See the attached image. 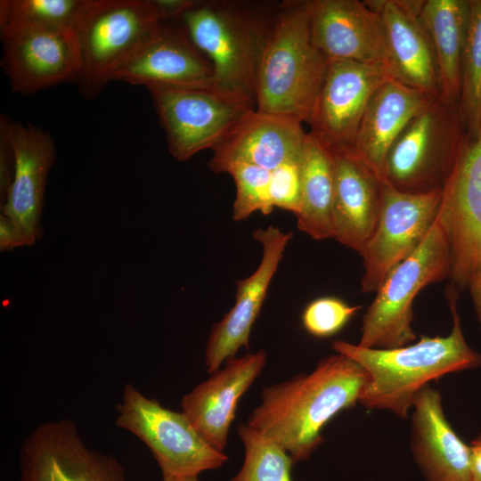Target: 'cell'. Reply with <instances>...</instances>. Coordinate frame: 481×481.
<instances>
[{
  "label": "cell",
  "instance_id": "277c9868",
  "mask_svg": "<svg viewBox=\"0 0 481 481\" xmlns=\"http://www.w3.org/2000/svg\"><path fill=\"white\" fill-rule=\"evenodd\" d=\"M257 4L196 1L177 20L213 66V88L256 109L262 51L274 20Z\"/></svg>",
  "mask_w": 481,
  "mask_h": 481
},
{
  "label": "cell",
  "instance_id": "52a82bcc",
  "mask_svg": "<svg viewBox=\"0 0 481 481\" xmlns=\"http://www.w3.org/2000/svg\"><path fill=\"white\" fill-rule=\"evenodd\" d=\"M466 135L459 104L435 98L395 139L385 159L382 179L404 192L442 190Z\"/></svg>",
  "mask_w": 481,
  "mask_h": 481
},
{
  "label": "cell",
  "instance_id": "484cf974",
  "mask_svg": "<svg viewBox=\"0 0 481 481\" xmlns=\"http://www.w3.org/2000/svg\"><path fill=\"white\" fill-rule=\"evenodd\" d=\"M300 172L301 205L296 216L298 228L314 240L333 239L332 150L311 132L306 133L304 139Z\"/></svg>",
  "mask_w": 481,
  "mask_h": 481
},
{
  "label": "cell",
  "instance_id": "4316f807",
  "mask_svg": "<svg viewBox=\"0 0 481 481\" xmlns=\"http://www.w3.org/2000/svg\"><path fill=\"white\" fill-rule=\"evenodd\" d=\"M90 0H1L2 38L43 31L74 30Z\"/></svg>",
  "mask_w": 481,
  "mask_h": 481
},
{
  "label": "cell",
  "instance_id": "f1b7e54d",
  "mask_svg": "<svg viewBox=\"0 0 481 481\" xmlns=\"http://www.w3.org/2000/svg\"><path fill=\"white\" fill-rule=\"evenodd\" d=\"M237 432L245 456L240 470L231 481H292L294 462L283 448L247 424L238 425Z\"/></svg>",
  "mask_w": 481,
  "mask_h": 481
},
{
  "label": "cell",
  "instance_id": "8992f818",
  "mask_svg": "<svg viewBox=\"0 0 481 481\" xmlns=\"http://www.w3.org/2000/svg\"><path fill=\"white\" fill-rule=\"evenodd\" d=\"M160 24L152 0H90L74 29L80 69L73 82L80 94L95 97Z\"/></svg>",
  "mask_w": 481,
  "mask_h": 481
},
{
  "label": "cell",
  "instance_id": "ffe728a7",
  "mask_svg": "<svg viewBox=\"0 0 481 481\" xmlns=\"http://www.w3.org/2000/svg\"><path fill=\"white\" fill-rule=\"evenodd\" d=\"M302 123L251 110L212 149L209 167L215 173L232 162L249 163L269 171L299 159L306 134Z\"/></svg>",
  "mask_w": 481,
  "mask_h": 481
},
{
  "label": "cell",
  "instance_id": "5b68a950",
  "mask_svg": "<svg viewBox=\"0 0 481 481\" xmlns=\"http://www.w3.org/2000/svg\"><path fill=\"white\" fill-rule=\"evenodd\" d=\"M452 252L445 216L436 218L420 245L386 277L367 308L360 346L395 348L416 340L412 329L413 302L426 286L451 275Z\"/></svg>",
  "mask_w": 481,
  "mask_h": 481
},
{
  "label": "cell",
  "instance_id": "e0dca14e",
  "mask_svg": "<svg viewBox=\"0 0 481 481\" xmlns=\"http://www.w3.org/2000/svg\"><path fill=\"white\" fill-rule=\"evenodd\" d=\"M132 85L213 87V66L178 21H161L151 38L114 75Z\"/></svg>",
  "mask_w": 481,
  "mask_h": 481
},
{
  "label": "cell",
  "instance_id": "f546056e",
  "mask_svg": "<svg viewBox=\"0 0 481 481\" xmlns=\"http://www.w3.org/2000/svg\"><path fill=\"white\" fill-rule=\"evenodd\" d=\"M222 173L231 175L236 185L232 219L242 221L259 211L269 215L273 207L269 195L270 171L249 163L232 162Z\"/></svg>",
  "mask_w": 481,
  "mask_h": 481
},
{
  "label": "cell",
  "instance_id": "836d02e7",
  "mask_svg": "<svg viewBox=\"0 0 481 481\" xmlns=\"http://www.w3.org/2000/svg\"><path fill=\"white\" fill-rule=\"evenodd\" d=\"M28 245L21 231L13 222L1 213L0 215V250H11L16 247Z\"/></svg>",
  "mask_w": 481,
  "mask_h": 481
},
{
  "label": "cell",
  "instance_id": "d4e9b609",
  "mask_svg": "<svg viewBox=\"0 0 481 481\" xmlns=\"http://www.w3.org/2000/svg\"><path fill=\"white\" fill-rule=\"evenodd\" d=\"M469 13V0H425L419 15L436 54L440 98L450 104L460 101Z\"/></svg>",
  "mask_w": 481,
  "mask_h": 481
},
{
  "label": "cell",
  "instance_id": "6da1fadb",
  "mask_svg": "<svg viewBox=\"0 0 481 481\" xmlns=\"http://www.w3.org/2000/svg\"><path fill=\"white\" fill-rule=\"evenodd\" d=\"M368 381L357 362L336 353L308 374L264 387L246 424L283 448L294 463L306 460L322 443L325 425L359 403Z\"/></svg>",
  "mask_w": 481,
  "mask_h": 481
},
{
  "label": "cell",
  "instance_id": "d6a6232c",
  "mask_svg": "<svg viewBox=\"0 0 481 481\" xmlns=\"http://www.w3.org/2000/svg\"><path fill=\"white\" fill-rule=\"evenodd\" d=\"M13 169L14 159L12 149L5 133L0 128V190L2 204L5 200L11 186Z\"/></svg>",
  "mask_w": 481,
  "mask_h": 481
},
{
  "label": "cell",
  "instance_id": "74e56055",
  "mask_svg": "<svg viewBox=\"0 0 481 481\" xmlns=\"http://www.w3.org/2000/svg\"><path fill=\"white\" fill-rule=\"evenodd\" d=\"M162 481H200V480L198 479V477H175L163 476Z\"/></svg>",
  "mask_w": 481,
  "mask_h": 481
},
{
  "label": "cell",
  "instance_id": "7a4b0ae2",
  "mask_svg": "<svg viewBox=\"0 0 481 481\" xmlns=\"http://www.w3.org/2000/svg\"><path fill=\"white\" fill-rule=\"evenodd\" d=\"M452 329L445 337L422 336L395 348H367L335 340L332 349L357 362L369 381L359 403L369 410H387L407 419L416 395L444 375L481 367V354L467 343L457 310V293L447 294Z\"/></svg>",
  "mask_w": 481,
  "mask_h": 481
},
{
  "label": "cell",
  "instance_id": "44dd1931",
  "mask_svg": "<svg viewBox=\"0 0 481 481\" xmlns=\"http://www.w3.org/2000/svg\"><path fill=\"white\" fill-rule=\"evenodd\" d=\"M333 239L362 253L380 212L383 179L349 149H331Z\"/></svg>",
  "mask_w": 481,
  "mask_h": 481
},
{
  "label": "cell",
  "instance_id": "e575fe53",
  "mask_svg": "<svg viewBox=\"0 0 481 481\" xmlns=\"http://www.w3.org/2000/svg\"><path fill=\"white\" fill-rule=\"evenodd\" d=\"M161 21H177L195 0H152Z\"/></svg>",
  "mask_w": 481,
  "mask_h": 481
},
{
  "label": "cell",
  "instance_id": "cb8c5ba5",
  "mask_svg": "<svg viewBox=\"0 0 481 481\" xmlns=\"http://www.w3.org/2000/svg\"><path fill=\"white\" fill-rule=\"evenodd\" d=\"M434 99L390 77L369 102L349 150L382 178L385 159L395 139Z\"/></svg>",
  "mask_w": 481,
  "mask_h": 481
},
{
  "label": "cell",
  "instance_id": "9a60e30c",
  "mask_svg": "<svg viewBox=\"0 0 481 481\" xmlns=\"http://www.w3.org/2000/svg\"><path fill=\"white\" fill-rule=\"evenodd\" d=\"M252 235L263 247L262 258L250 276L236 282L233 306L211 330L205 350V363L210 374L219 370L223 363L235 357L240 347H249L251 329L292 238L291 232H284L272 225L259 228Z\"/></svg>",
  "mask_w": 481,
  "mask_h": 481
},
{
  "label": "cell",
  "instance_id": "ba28073f",
  "mask_svg": "<svg viewBox=\"0 0 481 481\" xmlns=\"http://www.w3.org/2000/svg\"><path fill=\"white\" fill-rule=\"evenodd\" d=\"M117 410L116 425L149 447L163 476L198 477L221 468L228 459L200 435L183 412L164 407L131 384L125 386Z\"/></svg>",
  "mask_w": 481,
  "mask_h": 481
},
{
  "label": "cell",
  "instance_id": "83f0119b",
  "mask_svg": "<svg viewBox=\"0 0 481 481\" xmlns=\"http://www.w3.org/2000/svg\"><path fill=\"white\" fill-rule=\"evenodd\" d=\"M469 7L459 110L465 132L472 138L481 129V0H469Z\"/></svg>",
  "mask_w": 481,
  "mask_h": 481
},
{
  "label": "cell",
  "instance_id": "2e32d148",
  "mask_svg": "<svg viewBox=\"0 0 481 481\" xmlns=\"http://www.w3.org/2000/svg\"><path fill=\"white\" fill-rule=\"evenodd\" d=\"M0 128L10 142L14 159L12 181L1 213L21 231L28 245H33L43 232L44 194L55 160V146L48 133L32 125L25 126L2 117Z\"/></svg>",
  "mask_w": 481,
  "mask_h": 481
},
{
  "label": "cell",
  "instance_id": "603a6c76",
  "mask_svg": "<svg viewBox=\"0 0 481 481\" xmlns=\"http://www.w3.org/2000/svg\"><path fill=\"white\" fill-rule=\"evenodd\" d=\"M411 448L428 481H471V449L447 420L442 396L428 385L414 397Z\"/></svg>",
  "mask_w": 481,
  "mask_h": 481
},
{
  "label": "cell",
  "instance_id": "4fadbf2b",
  "mask_svg": "<svg viewBox=\"0 0 481 481\" xmlns=\"http://www.w3.org/2000/svg\"><path fill=\"white\" fill-rule=\"evenodd\" d=\"M385 66L328 60L325 76L307 120L311 133L331 149H349L373 94L387 79Z\"/></svg>",
  "mask_w": 481,
  "mask_h": 481
},
{
  "label": "cell",
  "instance_id": "9c48e42d",
  "mask_svg": "<svg viewBox=\"0 0 481 481\" xmlns=\"http://www.w3.org/2000/svg\"><path fill=\"white\" fill-rule=\"evenodd\" d=\"M442 195L443 189L401 192L383 180L379 220L360 254L363 292H376L388 273L420 245L436 218Z\"/></svg>",
  "mask_w": 481,
  "mask_h": 481
},
{
  "label": "cell",
  "instance_id": "d6986e66",
  "mask_svg": "<svg viewBox=\"0 0 481 481\" xmlns=\"http://www.w3.org/2000/svg\"><path fill=\"white\" fill-rule=\"evenodd\" d=\"M3 67L13 91L30 94L74 81L80 69L75 31L58 30L2 38Z\"/></svg>",
  "mask_w": 481,
  "mask_h": 481
},
{
  "label": "cell",
  "instance_id": "5bb4252c",
  "mask_svg": "<svg viewBox=\"0 0 481 481\" xmlns=\"http://www.w3.org/2000/svg\"><path fill=\"white\" fill-rule=\"evenodd\" d=\"M306 4L313 41L328 60L380 65L391 70L382 18L365 1L307 0Z\"/></svg>",
  "mask_w": 481,
  "mask_h": 481
},
{
  "label": "cell",
  "instance_id": "7402d4cb",
  "mask_svg": "<svg viewBox=\"0 0 481 481\" xmlns=\"http://www.w3.org/2000/svg\"><path fill=\"white\" fill-rule=\"evenodd\" d=\"M365 2L382 18L393 77L428 96L440 97L436 54L419 17L423 1Z\"/></svg>",
  "mask_w": 481,
  "mask_h": 481
},
{
  "label": "cell",
  "instance_id": "d590c367",
  "mask_svg": "<svg viewBox=\"0 0 481 481\" xmlns=\"http://www.w3.org/2000/svg\"><path fill=\"white\" fill-rule=\"evenodd\" d=\"M471 481H481V434L470 443Z\"/></svg>",
  "mask_w": 481,
  "mask_h": 481
},
{
  "label": "cell",
  "instance_id": "ac0fdd59",
  "mask_svg": "<svg viewBox=\"0 0 481 481\" xmlns=\"http://www.w3.org/2000/svg\"><path fill=\"white\" fill-rule=\"evenodd\" d=\"M266 359L263 349L232 357L182 398V412L216 450L226 447L238 402L261 374Z\"/></svg>",
  "mask_w": 481,
  "mask_h": 481
},
{
  "label": "cell",
  "instance_id": "4dcf8cb0",
  "mask_svg": "<svg viewBox=\"0 0 481 481\" xmlns=\"http://www.w3.org/2000/svg\"><path fill=\"white\" fill-rule=\"evenodd\" d=\"M360 308L337 297L317 298L304 309L302 325L314 337L329 338L339 332Z\"/></svg>",
  "mask_w": 481,
  "mask_h": 481
},
{
  "label": "cell",
  "instance_id": "8d00e7d4",
  "mask_svg": "<svg viewBox=\"0 0 481 481\" xmlns=\"http://www.w3.org/2000/svg\"><path fill=\"white\" fill-rule=\"evenodd\" d=\"M467 289H469L476 314L481 325V269L473 275Z\"/></svg>",
  "mask_w": 481,
  "mask_h": 481
},
{
  "label": "cell",
  "instance_id": "1f68e13d",
  "mask_svg": "<svg viewBox=\"0 0 481 481\" xmlns=\"http://www.w3.org/2000/svg\"><path fill=\"white\" fill-rule=\"evenodd\" d=\"M301 158V157H300ZM269 195L273 207L297 216L301 205L300 159L270 171Z\"/></svg>",
  "mask_w": 481,
  "mask_h": 481
},
{
  "label": "cell",
  "instance_id": "7c38bea8",
  "mask_svg": "<svg viewBox=\"0 0 481 481\" xmlns=\"http://www.w3.org/2000/svg\"><path fill=\"white\" fill-rule=\"evenodd\" d=\"M20 481H126L111 456L89 449L69 420L37 427L20 450Z\"/></svg>",
  "mask_w": 481,
  "mask_h": 481
},
{
  "label": "cell",
  "instance_id": "8fae6325",
  "mask_svg": "<svg viewBox=\"0 0 481 481\" xmlns=\"http://www.w3.org/2000/svg\"><path fill=\"white\" fill-rule=\"evenodd\" d=\"M441 208L451 242L450 277L465 289L481 269V129L475 137L466 135L443 187Z\"/></svg>",
  "mask_w": 481,
  "mask_h": 481
},
{
  "label": "cell",
  "instance_id": "3957f363",
  "mask_svg": "<svg viewBox=\"0 0 481 481\" xmlns=\"http://www.w3.org/2000/svg\"><path fill=\"white\" fill-rule=\"evenodd\" d=\"M328 59L314 45L306 1L278 4L256 81V110L307 122Z\"/></svg>",
  "mask_w": 481,
  "mask_h": 481
},
{
  "label": "cell",
  "instance_id": "30bf717a",
  "mask_svg": "<svg viewBox=\"0 0 481 481\" xmlns=\"http://www.w3.org/2000/svg\"><path fill=\"white\" fill-rule=\"evenodd\" d=\"M165 131L171 155L184 161L212 150L248 111L255 110L213 87L147 88Z\"/></svg>",
  "mask_w": 481,
  "mask_h": 481
}]
</instances>
